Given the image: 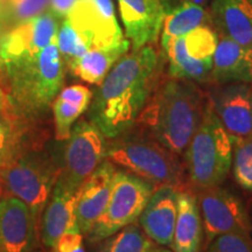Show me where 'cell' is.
Wrapping results in <instances>:
<instances>
[{
    "instance_id": "obj_16",
    "label": "cell",
    "mask_w": 252,
    "mask_h": 252,
    "mask_svg": "<svg viewBox=\"0 0 252 252\" xmlns=\"http://www.w3.org/2000/svg\"><path fill=\"white\" fill-rule=\"evenodd\" d=\"M36 219L24 201L0 200V252H33Z\"/></svg>"
},
{
    "instance_id": "obj_20",
    "label": "cell",
    "mask_w": 252,
    "mask_h": 252,
    "mask_svg": "<svg viewBox=\"0 0 252 252\" xmlns=\"http://www.w3.org/2000/svg\"><path fill=\"white\" fill-rule=\"evenodd\" d=\"M210 13L217 33L252 49V0H214Z\"/></svg>"
},
{
    "instance_id": "obj_5",
    "label": "cell",
    "mask_w": 252,
    "mask_h": 252,
    "mask_svg": "<svg viewBox=\"0 0 252 252\" xmlns=\"http://www.w3.org/2000/svg\"><path fill=\"white\" fill-rule=\"evenodd\" d=\"M190 180L201 188L219 187L231 169V137L207 100L202 121L185 151Z\"/></svg>"
},
{
    "instance_id": "obj_3",
    "label": "cell",
    "mask_w": 252,
    "mask_h": 252,
    "mask_svg": "<svg viewBox=\"0 0 252 252\" xmlns=\"http://www.w3.org/2000/svg\"><path fill=\"white\" fill-rule=\"evenodd\" d=\"M11 99L23 111L35 115L54 102L64 77V63L56 39L33 58L5 64Z\"/></svg>"
},
{
    "instance_id": "obj_4",
    "label": "cell",
    "mask_w": 252,
    "mask_h": 252,
    "mask_svg": "<svg viewBox=\"0 0 252 252\" xmlns=\"http://www.w3.org/2000/svg\"><path fill=\"white\" fill-rule=\"evenodd\" d=\"M106 160L156 186H184V167L178 154L151 135L127 132L108 145Z\"/></svg>"
},
{
    "instance_id": "obj_6",
    "label": "cell",
    "mask_w": 252,
    "mask_h": 252,
    "mask_svg": "<svg viewBox=\"0 0 252 252\" xmlns=\"http://www.w3.org/2000/svg\"><path fill=\"white\" fill-rule=\"evenodd\" d=\"M156 186L128 172L115 173L109 202L87 235L90 244H97L119 230L135 223L143 213Z\"/></svg>"
},
{
    "instance_id": "obj_14",
    "label": "cell",
    "mask_w": 252,
    "mask_h": 252,
    "mask_svg": "<svg viewBox=\"0 0 252 252\" xmlns=\"http://www.w3.org/2000/svg\"><path fill=\"white\" fill-rule=\"evenodd\" d=\"M181 189L172 185L154 188L139 220L141 229L159 245H171L179 213V197Z\"/></svg>"
},
{
    "instance_id": "obj_2",
    "label": "cell",
    "mask_w": 252,
    "mask_h": 252,
    "mask_svg": "<svg viewBox=\"0 0 252 252\" xmlns=\"http://www.w3.org/2000/svg\"><path fill=\"white\" fill-rule=\"evenodd\" d=\"M206 104L195 82L172 77L154 90L137 122L153 139L179 156L196 132Z\"/></svg>"
},
{
    "instance_id": "obj_30",
    "label": "cell",
    "mask_w": 252,
    "mask_h": 252,
    "mask_svg": "<svg viewBox=\"0 0 252 252\" xmlns=\"http://www.w3.org/2000/svg\"><path fill=\"white\" fill-rule=\"evenodd\" d=\"M83 245V234L78 226L67 230L61 237L59 238L58 243L50 251L53 252H71L76 250Z\"/></svg>"
},
{
    "instance_id": "obj_29",
    "label": "cell",
    "mask_w": 252,
    "mask_h": 252,
    "mask_svg": "<svg viewBox=\"0 0 252 252\" xmlns=\"http://www.w3.org/2000/svg\"><path fill=\"white\" fill-rule=\"evenodd\" d=\"M18 134L7 119L0 117V168L17 157Z\"/></svg>"
},
{
    "instance_id": "obj_31",
    "label": "cell",
    "mask_w": 252,
    "mask_h": 252,
    "mask_svg": "<svg viewBox=\"0 0 252 252\" xmlns=\"http://www.w3.org/2000/svg\"><path fill=\"white\" fill-rule=\"evenodd\" d=\"M77 0H49V12L59 19H64L74 8Z\"/></svg>"
},
{
    "instance_id": "obj_39",
    "label": "cell",
    "mask_w": 252,
    "mask_h": 252,
    "mask_svg": "<svg viewBox=\"0 0 252 252\" xmlns=\"http://www.w3.org/2000/svg\"><path fill=\"white\" fill-rule=\"evenodd\" d=\"M0 191H1V180H0Z\"/></svg>"
},
{
    "instance_id": "obj_34",
    "label": "cell",
    "mask_w": 252,
    "mask_h": 252,
    "mask_svg": "<svg viewBox=\"0 0 252 252\" xmlns=\"http://www.w3.org/2000/svg\"><path fill=\"white\" fill-rule=\"evenodd\" d=\"M8 105H9V100L7 98V96H6L4 89L0 87V112L6 111L8 108Z\"/></svg>"
},
{
    "instance_id": "obj_37",
    "label": "cell",
    "mask_w": 252,
    "mask_h": 252,
    "mask_svg": "<svg viewBox=\"0 0 252 252\" xmlns=\"http://www.w3.org/2000/svg\"><path fill=\"white\" fill-rule=\"evenodd\" d=\"M153 2H156V4L158 5V6H160V7H161V2H160V0H152ZM162 8V7H161Z\"/></svg>"
},
{
    "instance_id": "obj_10",
    "label": "cell",
    "mask_w": 252,
    "mask_h": 252,
    "mask_svg": "<svg viewBox=\"0 0 252 252\" xmlns=\"http://www.w3.org/2000/svg\"><path fill=\"white\" fill-rule=\"evenodd\" d=\"M207 242L231 232H250L251 223L242 201L222 188H207L198 198Z\"/></svg>"
},
{
    "instance_id": "obj_35",
    "label": "cell",
    "mask_w": 252,
    "mask_h": 252,
    "mask_svg": "<svg viewBox=\"0 0 252 252\" xmlns=\"http://www.w3.org/2000/svg\"><path fill=\"white\" fill-rule=\"evenodd\" d=\"M147 252H173L171 250H167V249H163V248H152L151 250H149Z\"/></svg>"
},
{
    "instance_id": "obj_23",
    "label": "cell",
    "mask_w": 252,
    "mask_h": 252,
    "mask_svg": "<svg viewBox=\"0 0 252 252\" xmlns=\"http://www.w3.org/2000/svg\"><path fill=\"white\" fill-rule=\"evenodd\" d=\"M93 93L89 88L70 86L64 88L53 102L55 122V137L59 141H64L70 137L72 125L89 109Z\"/></svg>"
},
{
    "instance_id": "obj_15",
    "label": "cell",
    "mask_w": 252,
    "mask_h": 252,
    "mask_svg": "<svg viewBox=\"0 0 252 252\" xmlns=\"http://www.w3.org/2000/svg\"><path fill=\"white\" fill-rule=\"evenodd\" d=\"M115 173V165L104 160L77 190L75 215L78 229L83 236L89 234L96 220L105 210Z\"/></svg>"
},
{
    "instance_id": "obj_7",
    "label": "cell",
    "mask_w": 252,
    "mask_h": 252,
    "mask_svg": "<svg viewBox=\"0 0 252 252\" xmlns=\"http://www.w3.org/2000/svg\"><path fill=\"white\" fill-rule=\"evenodd\" d=\"M59 176L50 161L40 154L15 157L0 168V180L9 196L20 198L37 219L48 202Z\"/></svg>"
},
{
    "instance_id": "obj_24",
    "label": "cell",
    "mask_w": 252,
    "mask_h": 252,
    "mask_svg": "<svg viewBox=\"0 0 252 252\" xmlns=\"http://www.w3.org/2000/svg\"><path fill=\"white\" fill-rule=\"evenodd\" d=\"M214 27L210 11L204 6L184 4L165 14L161 27V46L198 27ZM215 28V27H214Z\"/></svg>"
},
{
    "instance_id": "obj_11",
    "label": "cell",
    "mask_w": 252,
    "mask_h": 252,
    "mask_svg": "<svg viewBox=\"0 0 252 252\" xmlns=\"http://www.w3.org/2000/svg\"><path fill=\"white\" fill-rule=\"evenodd\" d=\"M89 50L104 48L125 39L111 0L77 1L67 17Z\"/></svg>"
},
{
    "instance_id": "obj_38",
    "label": "cell",
    "mask_w": 252,
    "mask_h": 252,
    "mask_svg": "<svg viewBox=\"0 0 252 252\" xmlns=\"http://www.w3.org/2000/svg\"><path fill=\"white\" fill-rule=\"evenodd\" d=\"M77 1H89V0H77Z\"/></svg>"
},
{
    "instance_id": "obj_36",
    "label": "cell",
    "mask_w": 252,
    "mask_h": 252,
    "mask_svg": "<svg viewBox=\"0 0 252 252\" xmlns=\"http://www.w3.org/2000/svg\"><path fill=\"white\" fill-rule=\"evenodd\" d=\"M50 252H53V251H50ZM71 252H86V250H84L83 245H82V247H80L78 249H76V250H74V251H71Z\"/></svg>"
},
{
    "instance_id": "obj_17",
    "label": "cell",
    "mask_w": 252,
    "mask_h": 252,
    "mask_svg": "<svg viewBox=\"0 0 252 252\" xmlns=\"http://www.w3.org/2000/svg\"><path fill=\"white\" fill-rule=\"evenodd\" d=\"M118 5L132 49L156 43L165 17L162 8L152 0H118Z\"/></svg>"
},
{
    "instance_id": "obj_27",
    "label": "cell",
    "mask_w": 252,
    "mask_h": 252,
    "mask_svg": "<svg viewBox=\"0 0 252 252\" xmlns=\"http://www.w3.org/2000/svg\"><path fill=\"white\" fill-rule=\"evenodd\" d=\"M48 7L49 0H0V19L15 26L42 14Z\"/></svg>"
},
{
    "instance_id": "obj_28",
    "label": "cell",
    "mask_w": 252,
    "mask_h": 252,
    "mask_svg": "<svg viewBox=\"0 0 252 252\" xmlns=\"http://www.w3.org/2000/svg\"><path fill=\"white\" fill-rule=\"evenodd\" d=\"M206 252H252L250 232H231L217 236L208 245Z\"/></svg>"
},
{
    "instance_id": "obj_21",
    "label": "cell",
    "mask_w": 252,
    "mask_h": 252,
    "mask_svg": "<svg viewBox=\"0 0 252 252\" xmlns=\"http://www.w3.org/2000/svg\"><path fill=\"white\" fill-rule=\"evenodd\" d=\"M203 224L196 198L188 191H181L174 234L169 247L173 252H201Z\"/></svg>"
},
{
    "instance_id": "obj_8",
    "label": "cell",
    "mask_w": 252,
    "mask_h": 252,
    "mask_svg": "<svg viewBox=\"0 0 252 252\" xmlns=\"http://www.w3.org/2000/svg\"><path fill=\"white\" fill-rule=\"evenodd\" d=\"M108 138L89 121H80L64 140L62 166L58 181L77 191L91 173L106 160Z\"/></svg>"
},
{
    "instance_id": "obj_12",
    "label": "cell",
    "mask_w": 252,
    "mask_h": 252,
    "mask_svg": "<svg viewBox=\"0 0 252 252\" xmlns=\"http://www.w3.org/2000/svg\"><path fill=\"white\" fill-rule=\"evenodd\" d=\"M59 27V18L49 11L15 25L2 35L0 42L4 64L39 54L56 39Z\"/></svg>"
},
{
    "instance_id": "obj_13",
    "label": "cell",
    "mask_w": 252,
    "mask_h": 252,
    "mask_svg": "<svg viewBox=\"0 0 252 252\" xmlns=\"http://www.w3.org/2000/svg\"><path fill=\"white\" fill-rule=\"evenodd\" d=\"M252 83L220 84L212 90L209 102L231 137L252 134Z\"/></svg>"
},
{
    "instance_id": "obj_40",
    "label": "cell",
    "mask_w": 252,
    "mask_h": 252,
    "mask_svg": "<svg viewBox=\"0 0 252 252\" xmlns=\"http://www.w3.org/2000/svg\"><path fill=\"white\" fill-rule=\"evenodd\" d=\"M37 252H41V251H37Z\"/></svg>"
},
{
    "instance_id": "obj_25",
    "label": "cell",
    "mask_w": 252,
    "mask_h": 252,
    "mask_svg": "<svg viewBox=\"0 0 252 252\" xmlns=\"http://www.w3.org/2000/svg\"><path fill=\"white\" fill-rule=\"evenodd\" d=\"M153 243L141 226L132 223L97 243L94 252H147L154 247Z\"/></svg>"
},
{
    "instance_id": "obj_9",
    "label": "cell",
    "mask_w": 252,
    "mask_h": 252,
    "mask_svg": "<svg viewBox=\"0 0 252 252\" xmlns=\"http://www.w3.org/2000/svg\"><path fill=\"white\" fill-rule=\"evenodd\" d=\"M217 41L215 28L203 26L162 46L171 77L195 83L210 80Z\"/></svg>"
},
{
    "instance_id": "obj_33",
    "label": "cell",
    "mask_w": 252,
    "mask_h": 252,
    "mask_svg": "<svg viewBox=\"0 0 252 252\" xmlns=\"http://www.w3.org/2000/svg\"><path fill=\"white\" fill-rule=\"evenodd\" d=\"M2 21L0 19V42H1V28H2ZM0 87L2 89H7V75H6V68L4 64V61H2L1 55H0Z\"/></svg>"
},
{
    "instance_id": "obj_1",
    "label": "cell",
    "mask_w": 252,
    "mask_h": 252,
    "mask_svg": "<svg viewBox=\"0 0 252 252\" xmlns=\"http://www.w3.org/2000/svg\"><path fill=\"white\" fill-rule=\"evenodd\" d=\"M158 70L159 56L147 45L126 53L99 84L88 115L108 139L119 137L137 123L157 86Z\"/></svg>"
},
{
    "instance_id": "obj_18",
    "label": "cell",
    "mask_w": 252,
    "mask_h": 252,
    "mask_svg": "<svg viewBox=\"0 0 252 252\" xmlns=\"http://www.w3.org/2000/svg\"><path fill=\"white\" fill-rule=\"evenodd\" d=\"M217 36L210 80L217 86L252 83V49L245 48L222 33H217Z\"/></svg>"
},
{
    "instance_id": "obj_22",
    "label": "cell",
    "mask_w": 252,
    "mask_h": 252,
    "mask_svg": "<svg viewBox=\"0 0 252 252\" xmlns=\"http://www.w3.org/2000/svg\"><path fill=\"white\" fill-rule=\"evenodd\" d=\"M130 41L125 37L116 45L89 50L68 68L71 74L80 80L99 86L119 59L130 50Z\"/></svg>"
},
{
    "instance_id": "obj_26",
    "label": "cell",
    "mask_w": 252,
    "mask_h": 252,
    "mask_svg": "<svg viewBox=\"0 0 252 252\" xmlns=\"http://www.w3.org/2000/svg\"><path fill=\"white\" fill-rule=\"evenodd\" d=\"M231 168L235 180L239 186L252 191V134L231 137Z\"/></svg>"
},
{
    "instance_id": "obj_32",
    "label": "cell",
    "mask_w": 252,
    "mask_h": 252,
    "mask_svg": "<svg viewBox=\"0 0 252 252\" xmlns=\"http://www.w3.org/2000/svg\"><path fill=\"white\" fill-rule=\"evenodd\" d=\"M160 2H161L163 14H166L169 11H172V9L179 7V6L184 4H196L200 6H204L207 0H160Z\"/></svg>"
},
{
    "instance_id": "obj_19",
    "label": "cell",
    "mask_w": 252,
    "mask_h": 252,
    "mask_svg": "<svg viewBox=\"0 0 252 252\" xmlns=\"http://www.w3.org/2000/svg\"><path fill=\"white\" fill-rule=\"evenodd\" d=\"M76 193L56 180L47 202L41 225V241L49 250L54 249L59 238L69 229L78 226L75 215Z\"/></svg>"
}]
</instances>
